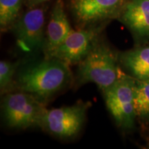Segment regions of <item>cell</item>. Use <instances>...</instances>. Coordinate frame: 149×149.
Wrapping results in <instances>:
<instances>
[{"mask_svg": "<svg viewBox=\"0 0 149 149\" xmlns=\"http://www.w3.org/2000/svg\"><path fill=\"white\" fill-rule=\"evenodd\" d=\"M124 0H72L76 18L84 24L112 17L122 10Z\"/></svg>", "mask_w": 149, "mask_h": 149, "instance_id": "obj_8", "label": "cell"}, {"mask_svg": "<svg viewBox=\"0 0 149 149\" xmlns=\"http://www.w3.org/2000/svg\"><path fill=\"white\" fill-rule=\"evenodd\" d=\"M12 31L17 45L28 54L44 51L46 43L44 35V13L42 8L27 11L13 24Z\"/></svg>", "mask_w": 149, "mask_h": 149, "instance_id": "obj_6", "label": "cell"}, {"mask_svg": "<svg viewBox=\"0 0 149 149\" xmlns=\"http://www.w3.org/2000/svg\"><path fill=\"white\" fill-rule=\"evenodd\" d=\"M47 1H48V0H30V3L33 6H35Z\"/></svg>", "mask_w": 149, "mask_h": 149, "instance_id": "obj_15", "label": "cell"}, {"mask_svg": "<svg viewBox=\"0 0 149 149\" xmlns=\"http://www.w3.org/2000/svg\"><path fill=\"white\" fill-rule=\"evenodd\" d=\"M99 33L100 30L97 29L72 31L50 57L58 59L68 65L79 63L97 41Z\"/></svg>", "mask_w": 149, "mask_h": 149, "instance_id": "obj_7", "label": "cell"}, {"mask_svg": "<svg viewBox=\"0 0 149 149\" xmlns=\"http://www.w3.org/2000/svg\"><path fill=\"white\" fill-rule=\"evenodd\" d=\"M1 109L3 120L8 127L25 129L40 126L46 107L43 100L20 91L7 93L3 97Z\"/></svg>", "mask_w": 149, "mask_h": 149, "instance_id": "obj_3", "label": "cell"}, {"mask_svg": "<svg viewBox=\"0 0 149 149\" xmlns=\"http://www.w3.org/2000/svg\"><path fill=\"white\" fill-rule=\"evenodd\" d=\"M88 108L86 104L77 103L58 109H46L40 126L58 138L74 137L82 128Z\"/></svg>", "mask_w": 149, "mask_h": 149, "instance_id": "obj_5", "label": "cell"}, {"mask_svg": "<svg viewBox=\"0 0 149 149\" xmlns=\"http://www.w3.org/2000/svg\"><path fill=\"white\" fill-rule=\"evenodd\" d=\"M136 81L122 75L109 88L103 91L107 107L117 124L124 129L133 127L136 115L134 109V93Z\"/></svg>", "mask_w": 149, "mask_h": 149, "instance_id": "obj_4", "label": "cell"}, {"mask_svg": "<svg viewBox=\"0 0 149 149\" xmlns=\"http://www.w3.org/2000/svg\"><path fill=\"white\" fill-rule=\"evenodd\" d=\"M122 61L137 79H149V46L126 52L122 56Z\"/></svg>", "mask_w": 149, "mask_h": 149, "instance_id": "obj_11", "label": "cell"}, {"mask_svg": "<svg viewBox=\"0 0 149 149\" xmlns=\"http://www.w3.org/2000/svg\"><path fill=\"white\" fill-rule=\"evenodd\" d=\"M19 65V62L12 63L5 60L0 61V89L1 93L8 89L15 74L17 71Z\"/></svg>", "mask_w": 149, "mask_h": 149, "instance_id": "obj_14", "label": "cell"}, {"mask_svg": "<svg viewBox=\"0 0 149 149\" xmlns=\"http://www.w3.org/2000/svg\"><path fill=\"white\" fill-rule=\"evenodd\" d=\"M134 109L136 117L149 119V79L138 80L134 93Z\"/></svg>", "mask_w": 149, "mask_h": 149, "instance_id": "obj_12", "label": "cell"}, {"mask_svg": "<svg viewBox=\"0 0 149 149\" xmlns=\"http://www.w3.org/2000/svg\"><path fill=\"white\" fill-rule=\"evenodd\" d=\"M120 77L114 53L102 42L97 41L88 55L79 64V83H94L102 91L114 84Z\"/></svg>", "mask_w": 149, "mask_h": 149, "instance_id": "obj_2", "label": "cell"}, {"mask_svg": "<svg viewBox=\"0 0 149 149\" xmlns=\"http://www.w3.org/2000/svg\"><path fill=\"white\" fill-rule=\"evenodd\" d=\"M22 0H0V26L3 30L16 22Z\"/></svg>", "mask_w": 149, "mask_h": 149, "instance_id": "obj_13", "label": "cell"}, {"mask_svg": "<svg viewBox=\"0 0 149 149\" xmlns=\"http://www.w3.org/2000/svg\"><path fill=\"white\" fill-rule=\"evenodd\" d=\"M73 30L65 13L62 3L57 1L52 10L46 31L44 53L45 57H50L54 51L60 46Z\"/></svg>", "mask_w": 149, "mask_h": 149, "instance_id": "obj_9", "label": "cell"}, {"mask_svg": "<svg viewBox=\"0 0 149 149\" xmlns=\"http://www.w3.org/2000/svg\"><path fill=\"white\" fill-rule=\"evenodd\" d=\"M122 18L136 35L149 37V0H130L124 5Z\"/></svg>", "mask_w": 149, "mask_h": 149, "instance_id": "obj_10", "label": "cell"}, {"mask_svg": "<svg viewBox=\"0 0 149 149\" xmlns=\"http://www.w3.org/2000/svg\"><path fill=\"white\" fill-rule=\"evenodd\" d=\"M68 66L54 57L24 64L16 73L17 88L44 101L69 83L71 73Z\"/></svg>", "mask_w": 149, "mask_h": 149, "instance_id": "obj_1", "label": "cell"}]
</instances>
